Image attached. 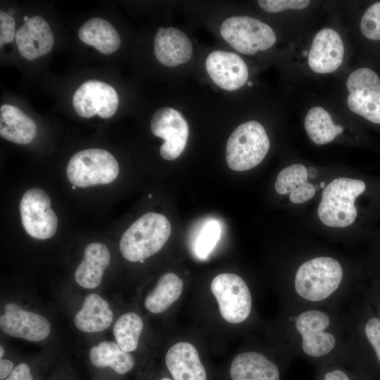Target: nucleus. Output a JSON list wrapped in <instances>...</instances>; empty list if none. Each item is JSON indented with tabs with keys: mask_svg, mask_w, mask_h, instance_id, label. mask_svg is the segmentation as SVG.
<instances>
[{
	"mask_svg": "<svg viewBox=\"0 0 380 380\" xmlns=\"http://www.w3.org/2000/svg\"><path fill=\"white\" fill-rule=\"evenodd\" d=\"M284 353L302 357L315 367L334 360H349L343 307L286 305Z\"/></svg>",
	"mask_w": 380,
	"mask_h": 380,
	"instance_id": "obj_1",
	"label": "nucleus"
},
{
	"mask_svg": "<svg viewBox=\"0 0 380 380\" xmlns=\"http://www.w3.org/2000/svg\"><path fill=\"white\" fill-rule=\"evenodd\" d=\"M358 291L346 287L343 266L338 260L317 256L297 268L286 291V305L343 307Z\"/></svg>",
	"mask_w": 380,
	"mask_h": 380,
	"instance_id": "obj_2",
	"label": "nucleus"
},
{
	"mask_svg": "<svg viewBox=\"0 0 380 380\" xmlns=\"http://www.w3.org/2000/svg\"><path fill=\"white\" fill-rule=\"evenodd\" d=\"M343 309L349 360L363 376L367 367L380 369V318L360 290Z\"/></svg>",
	"mask_w": 380,
	"mask_h": 380,
	"instance_id": "obj_3",
	"label": "nucleus"
},
{
	"mask_svg": "<svg viewBox=\"0 0 380 380\" xmlns=\"http://www.w3.org/2000/svg\"><path fill=\"white\" fill-rule=\"evenodd\" d=\"M171 230L165 216L153 212L146 213L123 233L119 244L121 255L128 261L142 262L163 247Z\"/></svg>",
	"mask_w": 380,
	"mask_h": 380,
	"instance_id": "obj_4",
	"label": "nucleus"
},
{
	"mask_svg": "<svg viewBox=\"0 0 380 380\" xmlns=\"http://www.w3.org/2000/svg\"><path fill=\"white\" fill-rule=\"evenodd\" d=\"M367 189V183L362 179L346 177L334 179L322 191L318 207L319 220L331 227L350 226L357 215L355 199Z\"/></svg>",
	"mask_w": 380,
	"mask_h": 380,
	"instance_id": "obj_5",
	"label": "nucleus"
},
{
	"mask_svg": "<svg viewBox=\"0 0 380 380\" xmlns=\"http://www.w3.org/2000/svg\"><path fill=\"white\" fill-rule=\"evenodd\" d=\"M270 148V140L263 126L251 120L238 126L229 137L226 160L230 169L245 171L260 164Z\"/></svg>",
	"mask_w": 380,
	"mask_h": 380,
	"instance_id": "obj_6",
	"label": "nucleus"
},
{
	"mask_svg": "<svg viewBox=\"0 0 380 380\" xmlns=\"http://www.w3.org/2000/svg\"><path fill=\"white\" fill-rule=\"evenodd\" d=\"M66 174L69 182L84 188L113 182L119 174V165L114 156L101 148L80 151L70 159Z\"/></svg>",
	"mask_w": 380,
	"mask_h": 380,
	"instance_id": "obj_7",
	"label": "nucleus"
},
{
	"mask_svg": "<svg viewBox=\"0 0 380 380\" xmlns=\"http://www.w3.org/2000/svg\"><path fill=\"white\" fill-rule=\"evenodd\" d=\"M210 289L226 322L238 324L247 320L252 312L253 299L241 277L234 273L219 274L212 280Z\"/></svg>",
	"mask_w": 380,
	"mask_h": 380,
	"instance_id": "obj_8",
	"label": "nucleus"
},
{
	"mask_svg": "<svg viewBox=\"0 0 380 380\" xmlns=\"http://www.w3.org/2000/svg\"><path fill=\"white\" fill-rule=\"evenodd\" d=\"M220 34L232 48L246 55L269 49L277 39L268 25L246 15L226 19L220 27Z\"/></svg>",
	"mask_w": 380,
	"mask_h": 380,
	"instance_id": "obj_9",
	"label": "nucleus"
},
{
	"mask_svg": "<svg viewBox=\"0 0 380 380\" xmlns=\"http://www.w3.org/2000/svg\"><path fill=\"white\" fill-rule=\"evenodd\" d=\"M348 108L368 121L380 124V79L368 68L353 71L346 82Z\"/></svg>",
	"mask_w": 380,
	"mask_h": 380,
	"instance_id": "obj_10",
	"label": "nucleus"
},
{
	"mask_svg": "<svg viewBox=\"0 0 380 380\" xmlns=\"http://www.w3.org/2000/svg\"><path fill=\"white\" fill-rule=\"evenodd\" d=\"M21 222L25 232L37 239L52 237L58 227V217L51 208V200L39 188L27 190L20 203Z\"/></svg>",
	"mask_w": 380,
	"mask_h": 380,
	"instance_id": "obj_11",
	"label": "nucleus"
},
{
	"mask_svg": "<svg viewBox=\"0 0 380 380\" xmlns=\"http://www.w3.org/2000/svg\"><path fill=\"white\" fill-rule=\"evenodd\" d=\"M150 127L155 136L165 141L160 148L161 157L166 160L178 158L189 137L188 124L182 114L172 108H159L153 114Z\"/></svg>",
	"mask_w": 380,
	"mask_h": 380,
	"instance_id": "obj_12",
	"label": "nucleus"
},
{
	"mask_svg": "<svg viewBox=\"0 0 380 380\" xmlns=\"http://www.w3.org/2000/svg\"><path fill=\"white\" fill-rule=\"evenodd\" d=\"M118 103V96L114 88L95 80L84 82L72 96L76 113L85 118L96 114L102 118H109L115 113Z\"/></svg>",
	"mask_w": 380,
	"mask_h": 380,
	"instance_id": "obj_13",
	"label": "nucleus"
},
{
	"mask_svg": "<svg viewBox=\"0 0 380 380\" xmlns=\"http://www.w3.org/2000/svg\"><path fill=\"white\" fill-rule=\"evenodd\" d=\"M0 328L8 336L32 342L43 341L51 332V324L46 317L14 303L5 305L0 317Z\"/></svg>",
	"mask_w": 380,
	"mask_h": 380,
	"instance_id": "obj_14",
	"label": "nucleus"
},
{
	"mask_svg": "<svg viewBox=\"0 0 380 380\" xmlns=\"http://www.w3.org/2000/svg\"><path fill=\"white\" fill-rule=\"evenodd\" d=\"M205 68L214 83L227 91L241 88L248 78L246 63L239 55L232 52H211L206 58Z\"/></svg>",
	"mask_w": 380,
	"mask_h": 380,
	"instance_id": "obj_15",
	"label": "nucleus"
},
{
	"mask_svg": "<svg viewBox=\"0 0 380 380\" xmlns=\"http://www.w3.org/2000/svg\"><path fill=\"white\" fill-rule=\"evenodd\" d=\"M344 57V46L339 34L331 28H324L314 37L308 53L310 69L319 74L336 70Z\"/></svg>",
	"mask_w": 380,
	"mask_h": 380,
	"instance_id": "obj_16",
	"label": "nucleus"
},
{
	"mask_svg": "<svg viewBox=\"0 0 380 380\" xmlns=\"http://www.w3.org/2000/svg\"><path fill=\"white\" fill-rule=\"evenodd\" d=\"M281 365L257 350L237 354L229 367L232 380H281Z\"/></svg>",
	"mask_w": 380,
	"mask_h": 380,
	"instance_id": "obj_17",
	"label": "nucleus"
},
{
	"mask_svg": "<svg viewBox=\"0 0 380 380\" xmlns=\"http://www.w3.org/2000/svg\"><path fill=\"white\" fill-rule=\"evenodd\" d=\"M15 39L20 54L28 61L49 53L54 43L49 25L38 15L30 18L15 32Z\"/></svg>",
	"mask_w": 380,
	"mask_h": 380,
	"instance_id": "obj_18",
	"label": "nucleus"
},
{
	"mask_svg": "<svg viewBox=\"0 0 380 380\" xmlns=\"http://www.w3.org/2000/svg\"><path fill=\"white\" fill-rule=\"evenodd\" d=\"M173 380H207V373L195 346L181 341L172 345L165 357Z\"/></svg>",
	"mask_w": 380,
	"mask_h": 380,
	"instance_id": "obj_19",
	"label": "nucleus"
},
{
	"mask_svg": "<svg viewBox=\"0 0 380 380\" xmlns=\"http://www.w3.org/2000/svg\"><path fill=\"white\" fill-rule=\"evenodd\" d=\"M154 53L161 64L175 67L190 60L193 47L189 37L180 30L160 27L154 38Z\"/></svg>",
	"mask_w": 380,
	"mask_h": 380,
	"instance_id": "obj_20",
	"label": "nucleus"
},
{
	"mask_svg": "<svg viewBox=\"0 0 380 380\" xmlns=\"http://www.w3.org/2000/svg\"><path fill=\"white\" fill-rule=\"evenodd\" d=\"M110 262V254L106 245L98 242L88 244L84 248L83 259L75 270V281L84 289L98 287Z\"/></svg>",
	"mask_w": 380,
	"mask_h": 380,
	"instance_id": "obj_21",
	"label": "nucleus"
},
{
	"mask_svg": "<svg viewBox=\"0 0 380 380\" xmlns=\"http://www.w3.org/2000/svg\"><path fill=\"white\" fill-rule=\"evenodd\" d=\"M113 320L108 303L101 296L89 293L74 317L76 328L85 333H98L107 329Z\"/></svg>",
	"mask_w": 380,
	"mask_h": 380,
	"instance_id": "obj_22",
	"label": "nucleus"
},
{
	"mask_svg": "<svg viewBox=\"0 0 380 380\" xmlns=\"http://www.w3.org/2000/svg\"><path fill=\"white\" fill-rule=\"evenodd\" d=\"M37 126L32 118L16 106L4 104L0 108V135L18 144H27L34 139Z\"/></svg>",
	"mask_w": 380,
	"mask_h": 380,
	"instance_id": "obj_23",
	"label": "nucleus"
},
{
	"mask_svg": "<svg viewBox=\"0 0 380 380\" xmlns=\"http://www.w3.org/2000/svg\"><path fill=\"white\" fill-rule=\"evenodd\" d=\"M307 168L300 164H293L283 169L277 175L276 191L284 195L290 193V201L295 204L306 202L316 192L315 186L308 181Z\"/></svg>",
	"mask_w": 380,
	"mask_h": 380,
	"instance_id": "obj_24",
	"label": "nucleus"
},
{
	"mask_svg": "<svg viewBox=\"0 0 380 380\" xmlns=\"http://www.w3.org/2000/svg\"><path fill=\"white\" fill-rule=\"evenodd\" d=\"M91 364L96 368H109L119 375H125L134 367V357L123 350L116 342L103 341L91 347L89 353Z\"/></svg>",
	"mask_w": 380,
	"mask_h": 380,
	"instance_id": "obj_25",
	"label": "nucleus"
},
{
	"mask_svg": "<svg viewBox=\"0 0 380 380\" xmlns=\"http://www.w3.org/2000/svg\"><path fill=\"white\" fill-rule=\"evenodd\" d=\"M80 39L104 54L117 51L120 46V37L117 30L107 20L92 18L79 29Z\"/></svg>",
	"mask_w": 380,
	"mask_h": 380,
	"instance_id": "obj_26",
	"label": "nucleus"
},
{
	"mask_svg": "<svg viewBox=\"0 0 380 380\" xmlns=\"http://www.w3.org/2000/svg\"><path fill=\"white\" fill-rule=\"evenodd\" d=\"M183 289L184 283L179 277L173 272L165 273L146 295L144 306L151 313H162L179 298Z\"/></svg>",
	"mask_w": 380,
	"mask_h": 380,
	"instance_id": "obj_27",
	"label": "nucleus"
},
{
	"mask_svg": "<svg viewBox=\"0 0 380 380\" xmlns=\"http://www.w3.org/2000/svg\"><path fill=\"white\" fill-rule=\"evenodd\" d=\"M306 132L316 144H325L333 141L343 131L342 126L336 125L329 113L322 107L310 108L304 121Z\"/></svg>",
	"mask_w": 380,
	"mask_h": 380,
	"instance_id": "obj_28",
	"label": "nucleus"
},
{
	"mask_svg": "<svg viewBox=\"0 0 380 380\" xmlns=\"http://www.w3.org/2000/svg\"><path fill=\"white\" fill-rule=\"evenodd\" d=\"M143 328V320L136 312H127L121 315L113 328L115 342L126 352L134 351L139 346Z\"/></svg>",
	"mask_w": 380,
	"mask_h": 380,
	"instance_id": "obj_29",
	"label": "nucleus"
},
{
	"mask_svg": "<svg viewBox=\"0 0 380 380\" xmlns=\"http://www.w3.org/2000/svg\"><path fill=\"white\" fill-rule=\"evenodd\" d=\"M316 367L315 380H362L363 376L346 360H334Z\"/></svg>",
	"mask_w": 380,
	"mask_h": 380,
	"instance_id": "obj_30",
	"label": "nucleus"
},
{
	"mask_svg": "<svg viewBox=\"0 0 380 380\" xmlns=\"http://www.w3.org/2000/svg\"><path fill=\"white\" fill-rule=\"evenodd\" d=\"M221 233L220 224L214 220L205 222L201 229L194 243L196 255L204 259L217 245Z\"/></svg>",
	"mask_w": 380,
	"mask_h": 380,
	"instance_id": "obj_31",
	"label": "nucleus"
},
{
	"mask_svg": "<svg viewBox=\"0 0 380 380\" xmlns=\"http://www.w3.org/2000/svg\"><path fill=\"white\" fill-rule=\"evenodd\" d=\"M362 34L371 40H380V2L371 5L360 21Z\"/></svg>",
	"mask_w": 380,
	"mask_h": 380,
	"instance_id": "obj_32",
	"label": "nucleus"
},
{
	"mask_svg": "<svg viewBox=\"0 0 380 380\" xmlns=\"http://www.w3.org/2000/svg\"><path fill=\"white\" fill-rule=\"evenodd\" d=\"M258 5L269 13H277L287 9L300 10L306 8L310 3L308 0H260Z\"/></svg>",
	"mask_w": 380,
	"mask_h": 380,
	"instance_id": "obj_33",
	"label": "nucleus"
},
{
	"mask_svg": "<svg viewBox=\"0 0 380 380\" xmlns=\"http://www.w3.org/2000/svg\"><path fill=\"white\" fill-rule=\"evenodd\" d=\"M15 37V20L8 13L0 11V45L12 42Z\"/></svg>",
	"mask_w": 380,
	"mask_h": 380,
	"instance_id": "obj_34",
	"label": "nucleus"
},
{
	"mask_svg": "<svg viewBox=\"0 0 380 380\" xmlns=\"http://www.w3.org/2000/svg\"><path fill=\"white\" fill-rule=\"evenodd\" d=\"M360 290L380 318V279H376L369 286L362 288Z\"/></svg>",
	"mask_w": 380,
	"mask_h": 380,
	"instance_id": "obj_35",
	"label": "nucleus"
},
{
	"mask_svg": "<svg viewBox=\"0 0 380 380\" xmlns=\"http://www.w3.org/2000/svg\"><path fill=\"white\" fill-rule=\"evenodd\" d=\"M4 380H34V378L30 367L25 362H20Z\"/></svg>",
	"mask_w": 380,
	"mask_h": 380,
	"instance_id": "obj_36",
	"label": "nucleus"
},
{
	"mask_svg": "<svg viewBox=\"0 0 380 380\" xmlns=\"http://www.w3.org/2000/svg\"><path fill=\"white\" fill-rule=\"evenodd\" d=\"M15 366L13 361L8 359L0 360V379L4 380L13 370Z\"/></svg>",
	"mask_w": 380,
	"mask_h": 380,
	"instance_id": "obj_37",
	"label": "nucleus"
},
{
	"mask_svg": "<svg viewBox=\"0 0 380 380\" xmlns=\"http://www.w3.org/2000/svg\"><path fill=\"white\" fill-rule=\"evenodd\" d=\"M308 171V177L309 178H314L317 175V171L315 167H310L308 169H307Z\"/></svg>",
	"mask_w": 380,
	"mask_h": 380,
	"instance_id": "obj_38",
	"label": "nucleus"
},
{
	"mask_svg": "<svg viewBox=\"0 0 380 380\" xmlns=\"http://www.w3.org/2000/svg\"><path fill=\"white\" fill-rule=\"evenodd\" d=\"M4 355V348L2 346H0V358L3 359Z\"/></svg>",
	"mask_w": 380,
	"mask_h": 380,
	"instance_id": "obj_39",
	"label": "nucleus"
},
{
	"mask_svg": "<svg viewBox=\"0 0 380 380\" xmlns=\"http://www.w3.org/2000/svg\"><path fill=\"white\" fill-rule=\"evenodd\" d=\"M15 12V11L13 9V8H9L8 9V14L11 15L12 14H13Z\"/></svg>",
	"mask_w": 380,
	"mask_h": 380,
	"instance_id": "obj_40",
	"label": "nucleus"
},
{
	"mask_svg": "<svg viewBox=\"0 0 380 380\" xmlns=\"http://www.w3.org/2000/svg\"><path fill=\"white\" fill-rule=\"evenodd\" d=\"M324 186H325V183H324V182H320V187H321V188H324Z\"/></svg>",
	"mask_w": 380,
	"mask_h": 380,
	"instance_id": "obj_41",
	"label": "nucleus"
},
{
	"mask_svg": "<svg viewBox=\"0 0 380 380\" xmlns=\"http://www.w3.org/2000/svg\"><path fill=\"white\" fill-rule=\"evenodd\" d=\"M160 380H172V379L169 378V377H163L161 378Z\"/></svg>",
	"mask_w": 380,
	"mask_h": 380,
	"instance_id": "obj_42",
	"label": "nucleus"
},
{
	"mask_svg": "<svg viewBox=\"0 0 380 380\" xmlns=\"http://www.w3.org/2000/svg\"><path fill=\"white\" fill-rule=\"evenodd\" d=\"M29 18H29L28 16H27V15H25V16L23 17V20H24L25 22H27V21L29 20Z\"/></svg>",
	"mask_w": 380,
	"mask_h": 380,
	"instance_id": "obj_43",
	"label": "nucleus"
},
{
	"mask_svg": "<svg viewBox=\"0 0 380 380\" xmlns=\"http://www.w3.org/2000/svg\"><path fill=\"white\" fill-rule=\"evenodd\" d=\"M247 84L248 86H251L253 84V83L251 82H247Z\"/></svg>",
	"mask_w": 380,
	"mask_h": 380,
	"instance_id": "obj_44",
	"label": "nucleus"
},
{
	"mask_svg": "<svg viewBox=\"0 0 380 380\" xmlns=\"http://www.w3.org/2000/svg\"><path fill=\"white\" fill-rule=\"evenodd\" d=\"M75 188H76V186H75V185H72V189H75Z\"/></svg>",
	"mask_w": 380,
	"mask_h": 380,
	"instance_id": "obj_45",
	"label": "nucleus"
},
{
	"mask_svg": "<svg viewBox=\"0 0 380 380\" xmlns=\"http://www.w3.org/2000/svg\"><path fill=\"white\" fill-rule=\"evenodd\" d=\"M307 53H308V51H304V55L306 56Z\"/></svg>",
	"mask_w": 380,
	"mask_h": 380,
	"instance_id": "obj_46",
	"label": "nucleus"
},
{
	"mask_svg": "<svg viewBox=\"0 0 380 380\" xmlns=\"http://www.w3.org/2000/svg\"><path fill=\"white\" fill-rule=\"evenodd\" d=\"M148 197H149V198H151V194H149Z\"/></svg>",
	"mask_w": 380,
	"mask_h": 380,
	"instance_id": "obj_47",
	"label": "nucleus"
}]
</instances>
